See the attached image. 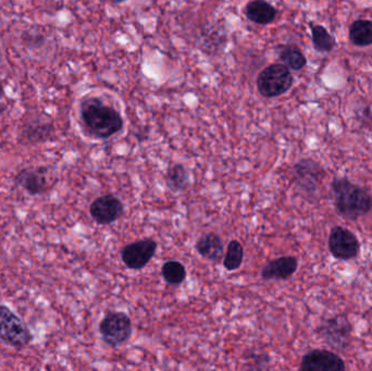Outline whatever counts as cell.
Wrapping results in <instances>:
<instances>
[{
  "mask_svg": "<svg viewBox=\"0 0 372 371\" xmlns=\"http://www.w3.org/2000/svg\"><path fill=\"white\" fill-rule=\"evenodd\" d=\"M335 211L346 220H359L372 211V195L349 177H334L330 184Z\"/></svg>",
  "mask_w": 372,
  "mask_h": 371,
  "instance_id": "1",
  "label": "cell"
},
{
  "mask_svg": "<svg viewBox=\"0 0 372 371\" xmlns=\"http://www.w3.org/2000/svg\"><path fill=\"white\" fill-rule=\"evenodd\" d=\"M81 117L92 135L97 138H111L124 128L119 112L97 97L87 99L82 103Z\"/></svg>",
  "mask_w": 372,
  "mask_h": 371,
  "instance_id": "2",
  "label": "cell"
},
{
  "mask_svg": "<svg viewBox=\"0 0 372 371\" xmlns=\"http://www.w3.org/2000/svg\"><path fill=\"white\" fill-rule=\"evenodd\" d=\"M324 177L326 170L314 159H300L294 165L293 177L296 189L310 203H314L319 199V187Z\"/></svg>",
  "mask_w": 372,
  "mask_h": 371,
  "instance_id": "3",
  "label": "cell"
},
{
  "mask_svg": "<svg viewBox=\"0 0 372 371\" xmlns=\"http://www.w3.org/2000/svg\"><path fill=\"white\" fill-rule=\"evenodd\" d=\"M0 340L18 350L30 345L33 340L26 322L6 305H0Z\"/></svg>",
  "mask_w": 372,
  "mask_h": 371,
  "instance_id": "4",
  "label": "cell"
},
{
  "mask_svg": "<svg viewBox=\"0 0 372 371\" xmlns=\"http://www.w3.org/2000/svg\"><path fill=\"white\" fill-rule=\"evenodd\" d=\"M294 79L285 65L275 63L261 71L257 79V87L263 97H278L289 91Z\"/></svg>",
  "mask_w": 372,
  "mask_h": 371,
  "instance_id": "5",
  "label": "cell"
},
{
  "mask_svg": "<svg viewBox=\"0 0 372 371\" xmlns=\"http://www.w3.org/2000/svg\"><path fill=\"white\" fill-rule=\"evenodd\" d=\"M103 341L111 348L122 345L132 336V321L126 313L108 311L99 323Z\"/></svg>",
  "mask_w": 372,
  "mask_h": 371,
  "instance_id": "6",
  "label": "cell"
},
{
  "mask_svg": "<svg viewBox=\"0 0 372 371\" xmlns=\"http://www.w3.org/2000/svg\"><path fill=\"white\" fill-rule=\"evenodd\" d=\"M318 332L320 338L332 350L344 352L351 342L353 326L346 316L337 315L324 320L319 327Z\"/></svg>",
  "mask_w": 372,
  "mask_h": 371,
  "instance_id": "7",
  "label": "cell"
},
{
  "mask_svg": "<svg viewBox=\"0 0 372 371\" xmlns=\"http://www.w3.org/2000/svg\"><path fill=\"white\" fill-rule=\"evenodd\" d=\"M329 250L335 260L349 262L361 253V242L351 230L337 226L331 229L328 240Z\"/></svg>",
  "mask_w": 372,
  "mask_h": 371,
  "instance_id": "8",
  "label": "cell"
},
{
  "mask_svg": "<svg viewBox=\"0 0 372 371\" xmlns=\"http://www.w3.org/2000/svg\"><path fill=\"white\" fill-rule=\"evenodd\" d=\"M346 369L344 360L332 350H310L302 358L300 370L302 371H344Z\"/></svg>",
  "mask_w": 372,
  "mask_h": 371,
  "instance_id": "9",
  "label": "cell"
},
{
  "mask_svg": "<svg viewBox=\"0 0 372 371\" xmlns=\"http://www.w3.org/2000/svg\"><path fill=\"white\" fill-rule=\"evenodd\" d=\"M157 243L153 238L136 240L124 246L121 252L124 264L132 270H141L146 267L155 256Z\"/></svg>",
  "mask_w": 372,
  "mask_h": 371,
  "instance_id": "10",
  "label": "cell"
},
{
  "mask_svg": "<svg viewBox=\"0 0 372 371\" xmlns=\"http://www.w3.org/2000/svg\"><path fill=\"white\" fill-rule=\"evenodd\" d=\"M46 167H28L14 177V184L31 196L44 194L49 189V175Z\"/></svg>",
  "mask_w": 372,
  "mask_h": 371,
  "instance_id": "11",
  "label": "cell"
},
{
  "mask_svg": "<svg viewBox=\"0 0 372 371\" xmlns=\"http://www.w3.org/2000/svg\"><path fill=\"white\" fill-rule=\"evenodd\" d=\"M122 201L114 195L107 194L98 197L89 206V215L96 223L106 226L116 221L124 215Z\"/></svg>",
  "mask_w": 372,
  "mask_h": 371,
  "instance_id": "12",
  "label": "cell"
},
{
  "mask_svg": "<svg viewBox=\"0 0 372 371\" xmlns=\"http://www.w3.org/2000/svg\"><path fill=\"white\" fill-rule=\"evenodd\" d=\"M298 260L294 256H282L271 260L261 269L263 280H288L297 271Z\"/></svg>",
  "mask_w": 372,
  "mask_h": 371,
  "instance_id": "13",
  "label": "cell"
},
{
  "mask_svg": "<svg viewBox=\"0 0 372 371\" xmlns=\"http://www.w3.org/2000/svg\"><path fill=\"white\" fill-rule=\"evenodd\" d=\"M195 248L202 258L210 262H219L224 256L221 238L214 232L202 234L196 242Z\"/></svg>",
  "mask_w": 372,
  "mask_h": 371,
  "instance_id": "14",
  "label": "cell"
},
{
  "mask_svg": "<svg viewBox=\"0 0 372 371\" xmlns=\"http://www.w3.org/2000/svg\"><path fill=\"white\" fill-rule=\"evenodd\" d=\"M245 16L253 23L267 26L277 17V9L266 0H253L245 7Z\"/></svg>",
  "mask_w": 372,
  "mask_h": 371,
  "instance_id": "15",
  "label": "cell"
},
{
  "mask_svg": "<svg viewBox=\"0 0 372 371\" xmlns=\"http://www.w3.org/2000/svg\"><path fill=\"white\" fill-rule=\"evenodd\" d=\"M349 38L355 46L365 47L372 45V22L357 20L349 28Z\"/></svg>",
  "mask_w": 372,
  "mask_h": 371,
  "instance_id": "16",
  "label": "cell"
},
{
  "mask_svg": "<svg viewBox=\"0 0 372 371\" xmlns=\"http://www.w3.org/2000/svg\"><path fill=\"white\" fill-rule=\"evenodd\" d=\"M280 60L289 69L294 71L302 70L306 66L307 60L297 47L293 45H284L280 47Z\"/></svg>",
  "mask_w": 372,
  "mask_h": 371,
  "instance_id": "17",
  "label": "cell"
},
{
  "mask_svg": "<svg viewBox=\"0 0 372 371\" xmlns=\"http://www.w3.org/2000/svg\"><path fill=\"white\" fill-rule=\"evenodd\" d=\"M312 28V43L314 50L319 52H330L334 48L335 40L322 26L310 23Z\"/></svg>",
  "mask_w": 372,
  "mask_h": 371,
  "instance_id": "18",
  "label": "cell"
},
{
  "mask_svg": "<svg viewBox=\"0 0 372 371\" xmlns=\"http://www.w3.org/2000/svg\"><path fill=\"white\" fill-rule=\"evenodd\" d=\"M165 181L173 192H182L189 185V173L183 165H175L168 170Z\"/></svg>",
  "mask_w": 372,
  "mask_h": 371,
  "instance_id": "19",
  "label": "cell"
},
{
  "mask_svg": "<svg viewBox=\"0 0 372 371\" xmlns=\"http://www.w3.org/2000/svg\"><path fill=\"white\" fill-rule=\"evenodd\" d=\"M161 275L168 284L179 285L186 279V269L177 260H169L163 264Z\"/></svg>",
  "mask_w": 372,
  "mask_h": 371,
  "instance_id": "20",
  "label": "cell"
},
{
  "mask_svg": "<svg viewBox=\"0 0 372 371\" xmlns=\"http://www.w3.org/2000/svg\"><path fill=\"white\" fill-rule=\"evenodd\" d=\"M244 260V248L238 240H232L228 245L224 266L228 271L238 270Z\"/></svg>",
  "mask_w": 372,
  "mask_h": 371,
  "instance_id": "21",
  "label": "cell"
},
{
  "mask_svg": "<svg viewBox=\"0 0 372 371\" xmlns=\"http://www.w3.org/2000/svg\"><path fill=\"white\" fill-rule=\"evenodd\" d=\"M110 1H111V3H114V4H122V3H124L126 0H110Z\"/></svg>",
  "mask_w": 372,
  "mask_h": 371,
  "instance_id": "22",
  "label": "cell"
},
{
  "mask_svg": "<svg viewBox=\"0 0 372 371\" xmlns=\"http://www.w3.org/2000/svg\"><path fill=\"white\" fill-rule=\"evenodd\" d=\"M3 95H4L3 85H1V83H0V99H1V96Z\"/></svg>",
  "mask_w": 372,
  "mask_h": 371,
  "instance_id": "23",
  "label": "cell"
}]
</instances>
